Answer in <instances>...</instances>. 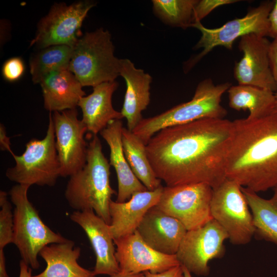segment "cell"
<instances>
[{"instance_id": "cell-1", "label": "cell", "mask_w": 277, "mask_h": 277, "mask_svg": "<svg viewBox=\"0 0 277 277\" xmlns=\"http://www.w3.org/2000/svg\"><path fill=\"white\" fill-rule=\"evenodd\" d=\"M233 122L203 118L162 129L146 145L157 178L167 186L205 183L213 189L226 179Z\"/></svg>"}, {"instance_id": "cell-2", "label": "cell", "mask_w": 277, "mask_h": 277, "mask_svg": "<svg viewBox=\"0 0 277 277\" xmlns=\"http://www.w3.org/2000/svg\"><path fill=\"white\" fill-rule=\"evenodd\" d=\"M226 179L256 193L277 186V112L233 121Z\"/></svg>"}, {"instance_id": "cell-3", "label": "cell", "mask_w": 277, "mask_h": 277, "mask_svg": "<svg viewBox=\"0 0 277 277\" xmlns=\"http://www.w3.org/2000/svg\"><path fill=\"white\" fill-rule=\"evenodd\" d=\"M87 161L70 176L65 191L69 205L75 211L92 210L110 225L109 204L116 191L110 183V165L96 135L88 145Z\"/></svg>"}, {"instance_id": "cell-4", "label": "cell", "mask_w": 277, "mask_h": 277, "mask_svg": "<svg viewBox=\"0 0 277 277\" xmlns=\"http://www.w3.org/2000/svg\"><path fill=\"white\" fill-rule=\"evenodd\" d=\"M231 86L229 82L215 84L206 78L197 85L192 99L156 116L143 118L132 132L146 145L157 132L167 127L203 118H224L227 114L222 97Z\"/></svg>"}, {"instance_id": "cell-5", "label": "cell", "mask_w": 277, "mask_h": 277, "mask_svg": "<svg viewBox=\"0 0 277 277\" xmlns=\"http://www.w3.org/2000/svg\"><path fill=\"white\" fill-rule=\"evenodd\" d=\"M30 186L17 184L10 189L9 195L15 206L13 211V242L22 260L32 269L40 267L38 255L43 248L53 243L69 240L55 232L41 219L28 197Z\"/></svg>"}, {"instance_id": "cell-6", "label": "cell", "mask_w": 277, "mask_h": 277, "mask_svg": "<svg viewBox=\"0 0 277 277\" xmlns=\"http://www.w3.org/2000/svg\"><path fill=\"white\" fill-rule=\"evenodd\" d=\"M108 30L100 28L81 36L73 48L68 69L83 87L114 81L120 75V59Z\"/></svg>"}, {"instance_id": "cell-7", "label": "cell", "mask_w": 277, "mask_h": 277, "mask_svg": "<svg viewBox=\"0 0 277 277\" xmlns=\"http://www.w3.org/2000/svg\"><path fill=\"white\" fill-rule=\"evenodd\" d=\"M15 165L7 169L6 177L17 184L53 186L61 176V165L55 145L54 127L51 113L46 136L33 138L20 155L11 154Z\"/></svg>"}, {"instance_id": "cell-8", "label": "cell", "mask_w": 277, "mask_h": 277, "mask_svg": "<svg viewBox=\"0 0 277 277\" xmlns=\"http://www.w3.org/2000/svg\"><path fill=\"white\" fill-rule=\"evenodd\" d=\"M273 4V1H263L259 6L249 10L243 17L229 21L217 28H207L201 22L193 23L191 27L197 29L201 33V36L194 48L203 50L185 63V72L189 71L216 47L223 46L232 50L234 41L245 35L255 34L268 36V17Z\"/></svg>"}, {"instance_id": "cell-9", "label": "cell", "mask_w": 277, "mask_h": 277, "mask_svg": "<svg viewBox=\"0 0 277 277\" xmlns=\"http://www.w3.org/2000/svg\"><path fill=\"white\" fill-rule=\"evenodd\" d=\"M210 211L212 219L225 230L232 243L246 244L255 233L253 216L242 186L234 181L226 179L213 189Z\"/></svg>"}, {"instance_id": "cell-10", "label": "cell", "mask_w": 277, "mask_h": 277, "mask_svg": "<svg viewBox=\"0 0 277 277\" xmlns=\"http://www.w3.org/2000/svg\"><path fill=\"white\" fill-rule=\"evenodd\" d=\"M213 188L205 183L163 187L155 207L181 222L186 229L198 228L212 220Z\"/></svg>"}, {"instance_id": "cell-11", "label": "cell", "mask_w": 277, "mask_h": 277, "mask_svg": "<svg viewBox=\"0 0 277 277\" xmlns=\"http://www.w3.org/2000/svg\"><path fill=\"white\" fill-rule=\"evenodd\" d=\"M95 3L84 0L67 5L55 3L38 22L30 46L43 49L53 45L74 47L80 37V29L89 10Z\"/></svg>"}, {"instance_id": "cell-12", "label": "cell", "mask_w": 277, "mask_h": 277, "mask_svg": "<svg viewBox=\"0 0 277 277\" xmlns=\"http://www.w3.org/2000/svg\"><path fill=\"white\" fill-rule=\"evenodd\" d=\"M227 239L225 230L212 219L198 228L188 230L175 255L180 265L191 273L207 275L209 262L223 256L224 242Z\"/></svg>"}, {"instance_id": "cell-13", "label": "cell", "mask_w": 277, "mask_h": 277, "mask_svg": "<svg viewBox=\"0 0 277 277\" xmlns=\"http://www.w3.org/2000/svg\"><path fill=\"white\" fill-rule=\"evenodd\" d=\"M73 109L54 112L55 145L61 165V176H70L86 164L88 145L84 135L85 124Z\"/></svg>"}, {"instance_id": "cell-14", "label": "cell", "mask_w": 277, "mask_h": 277, "mask_svg": "<svg viewBox=\"0 0 277 277\" xmlns=\"http://www.w3.org/2000/svg\"><path fill=\"white\" fill-rule=\"evenodd\" d=\"M266 37L250 34L240 38L239 49L243 53L236 62L233 75L238 84L250 85L277 92L270 69Z\"/></svg>"}, {"instance_id": "cell-15", "label": "cell", "mask_w": 277, "mask_h": 277, "mask_svg": "<svg viewBox=\"0 0 277 277\" xmlns=\"http://www.w3.org/2000/svg\"><path fill=\"white\" fill-rule=\"evenodd\" d=\"M113 240L116 246L115 257L122 274H137L145 271L157 273L181 265L175 254H165L152 249L143 240L136 230Z\"/></svg>"}, {"instance_id": "cell-16", "label": "cell", "mask_w": 277, "mask_h": 277, "mask_svg": "<svg viewBox=\"0 0 277 277\" xmlns=\"http://www.w3.org/2000/svg\"><path fill=\"white\" fill-rule=\"evenodd\" d=\"M70 219L83 229L91 244L96 258L93 273L109 276L118 273L120 267L109 225L92 210L74 211Z\"/></svg>"}, {"instance_id": "cell-17", "label": "cell", "mask_w": 277, "mask_h": 277, "mask_svg": "<svg viewBox=\"0 0 277 277\" xmlns=\"http://www.w3.org/2000/svg\"><path fill=\"white\" fill-rule=\"evenodd\" d=\"M136 231L152 249L175 255L187 230L179 220L154 206L146 213Z\"/></svg>"}, {"instance_id": "cell-18", "label": "cell", "mask_w": 277, "mask_h": 277, "mask_svg": "<svg viewBox=\"0 0 277 277\" xmlns=\"http://www.w3.org/2000/svg\"><path fill=\"white\" fill-rule=\"evenodd\" d=\"M163 187L137 192L124 202L111 200L109 204L110 234L113 240L134 233L147 211L155 206L161 197Z\"/></svg>"}, {"instance_id": "cell-19", "label": "cell", "mask_w": 277, "mask_h": 277, "mask_svg": "<svg viewBox=\"0 0 277 277\" xmlns=\"http://www.w3.org/2000/svg\"><path fill=\"white\" fill-rule=\"evenodd\" d=\"M120 74L126 84L121 112L127 120V129L132 131L143 118L142 112L150 103L152 77L127 58L120 59Z\"/></svg>"}, {"instance_id": "cell-20", "label": "cell", "mask_w": 277, "mask_h": 277, "mask_svg": "<svg viewBox=\"0 0 277 277\" xmlns=\"http://www.w3.org/2000/svg\"><path fill=\"white\" fill-rule=\"evenodd\" d=\"M123 123L121 120L111 121L100 133L110 148V165L116 172L118 191L117 202H124L137 192L148 190L132 171L124 154L122 145Z\"/></svg>"}, {"instance_id": "cell-21", "label": "cell", "mask_w": 277, "mask_h": 277, "mask_svg": "<svg viewBox=\"0 0 277 277\" xmlns=\"http://www.w3.org/2000/svg\"><path fill=\"white\" fill-rule=\"evenodd\" d=\"M44 106L50 112H62L76 108L85 96L83 86L68 69L54 71L42 80Z\"/></svg>"}, {"instance_id": "cell-22", "label": "cell", "mask_w": 277, "mask_h": 277, "mask_svg": "<svg viewBox=\"0 0 277 277\" xmlns=\"http://www.w3.org/2000/svg\"><path fill=\"white\" fill-rule=\"evenodd\" d=\"M118 85L115 81L103 83L93 87L91 94L80 99L78 106L82 111V121L93 135L100 133L111 121L124 117L112 104V96Z\"/></svg>"}, {"instance_id": "cell-23", "label": "cell", "mask_w": 277, "mask_h": 277, "mask_svg": "<svg viewBox=\"0 0 277 277\" xmlns=\"http://www.w3.org/2000/svg\"><path fill=\"white\" fill-rule=\"evenodd\" d=\"M81 251V248L74 247V242L70 240L45 246L39 255L46 263V268L32 277H95L93 271L78 264Z\"/></svg>"}, {"instance_id": "cell-24", "label": "cell", "mask_w": 277, "mask_h": 277, "mask_svg": "<svg viewBox=\"0 0 277 277\" xmlns=\"http://www.w3.org/2000/svg\"><path fill=\"white\" fill-rule=\"evenodd\" d=\"M229 106L235 110H248L250 119L275 112V92L250 85L231 86L227 90Z\"/></svg>"}, {"instance_id": "cell-25", "label": "cell", "mask_w": 277, "mask_h": 277, "mask_svg": "<svg viewBox=\"0 0 277 277\" xmlns=\"http://www.w3.org/2000/svg\"><path fill=\"white\" fill-rule=\"evenodd\" d=\"M272 196L265 199L242 187L252 213L256 233L262 239L277 245V186Z\"/></svg>"}, {"instance_id": "cell-26", "label": "cell", "mask_w": 277, "mask_h": 277, "mask_svg": "<svg viewBox=\"0 0 277 277\" xmlns=\"http://www.w3.org/2000/svg\"><path fill=\"white\" fill-rule=\"evenodd\" d=\"M122 145L126 159L134 175L148 190H154L162 185L149 161L146 145L132 131L123 127Z\"/></svg>"}, {"instance_id": "cell-27", "label": "cell", "mask_w": 277, "mask_h": 277, "mask_svg": "<svg viewBox=\"0 0 277 277\" xmlns=\"http://www.w3.org/2000/svg\"><path fill=\"white\" fill-rule=\"evenodd\" d=\"M72 47L64 45H53L42 49L30 60V72L34 84H39L49 73L69 68Z\"/></svg>"}, {"instance_id": "cell-28", "label": "cell", "mask_w": 277, "mask_h": 277, "mask_svg": "<svg viewBox=\"0 0 277 277\" xmlns=\"http://www.w3.org/2000/svg\"><path fill=\"white\" fill-rule=\"evenodd\" d=\"M155 14L164 23L183 29L191 27L198 0H153Z\"/></svg>"}, {"instance_id": "cell-29", "label": "cell", "mask_w": 277, "mask_h": 277, "mask_svg": "<svg viewBox=\"0 0 277 277\" xmlns=\"http://www.w3.org/2000/svg\"><path fill=\"white\" fill-rule=\"evenodd\" d=\"M0 249L13 242V212L8 194L0 191Z\"/></svg>"}, {"instance_id": "cell-30", "label": "cell", "mask_w": 277, "mask_h": 277, "mask_svg": "<svg viewBox=\"0 0 277 277\" xmlns=\"http://www.w3.org/2000/svg\"><path fill=\"white\" fill-rule=\"evenodd\" d=\"M239 0H198L193 14V24L201 22L215 9L226 5L240 2Z\"/></svg>"}, {"instance_id": "cell-31", "label": "cell", "mask_w": 277, "mask_h": 277, "mask_svg": "<svg viewBox=\"0 0 277 277\" xmlns=\"http://www.w3.org/2000/svg\"><path fill=\"white\" fill-rule=\"evenodd\" d=\"M25 71L23 61L18 57L10 58L3 65L2 74L4 78L10 82L18 80Z\"/></svg>"}, {"instance_id": "cell-32", "label": "cell", "mask_w": 277, "mask_h": 277, "mask_svg": "<svg viewBox=\"0 0 277 277\" xmlns=\"http://www.w3.org/2000/svg\"><path fill=\"white\" fill-rule=\"evenodd\" d=\"M268 57L270 69L277 86V37L270 42Z\"/></svg>"}, {"instance_id": "cell-33", "label": "cell", "mask_w": 277, "mask_h": 277, "mask_svg": "<svg viewBox=\"0 0 277 277\" xmlns=\"http://www.w3.org/2000/svg\"><path fill=\"white\" fill-rule=\"evenodd\" d=\"M145 277H184L183 267L181 265L173 267L165 271L152 273L149 271L143 272Z\"/></svg>"}, {"instance_id": "cell-34", "label": "cell", "mask_w": 277, "mask_h": 277, "mask_svg": "<svg viewBox=\"0 0 277 277\" xmlns=\"http://www.w3.org/2000/svg\"><path fill=\"white\" fill-rule=\"evenodd\" d=\"M268 36L273 39L277 37V0L273 1V4L269 13Z\"/></svg>"}, {"instance_id": "cell-35", "label": "cell", "mask_w": 277, "mask_h": 277, "mask_svg": "<svg viewBox=\"0 0 277 277\" xmlns=\"http://www.w3.org/2000/svg\"><path fill=\"white\" fill-rule=\"evenodd\" d=\"M0 148L1 150L8 151L11 154L13 153L10 137L7 135L5 127L2 124L0 125Z\"/></svg>"}, {"instance_id": "cell-36", "label": "cell", "mask_w": 277, "mask_h": 277, "mask_svg": "<svg viewBox=\"0 0 277 277\" xmlns=\"http://www.w3.org/2000/svg\"><path fill=\"white\" fill-rule=\"evenodd\" d=\"M0 277H9L7 272L4 249H0Z\"/></svg>"}, {"instance_id": "cell-37", "label": "cell", "mask_w": 277, "mask_h": 277, "mask_svg": "<svg viewBox=\"0 0 277 277\" xmlns=\"http://www.w3.org/2000/svg\"><path fill=\"white\" fill-rule=\"evenodd\" d=\"M32 270L29 266L23 260L19 262V277H32Z\"/></svg>"}, {"instance_id": "cell-38", "label": "cell", "mask_w": 277, "mask_h": 277, "mask_svg": "<svg viewBox=\"0 0 277 277\" xmlns=\"http://www.w3.org/2000/svg\"><path fill=\"white\" fill-rule=\"evenodd\" d=\"M109 277H145V275L144 273L131 274H124L119 272L118 273L110 275Z\"/></svg>"}, {"instance_id": "cell-39", "label": "cell", "mask_w": 277, "mask_h": 277, "mask_svg": "<svg viewBox=\"0 0 277 277\" xmlns=\"http://www.w3.org/2000/svg\"><path fill=\"white\" fill-rule=\"evenodd\" d=\"M182 267L184 272V277H192L191 273L184 267L182 266Z\"/></svg>"}, {"instance_id": "cell-40", "label": "cell", "mask_w": 277, "mask_h": 277, "mask_svg": "<svg viewBox=\"0 0 277 277\" xmlns=\"http://www.w3.org/2000/svg\"><path fill=\"white\" fill-rule=\"evenodd\" d=\"M275 109L274 112H277V92H275Z\"/></svg>"}]
</instances>
